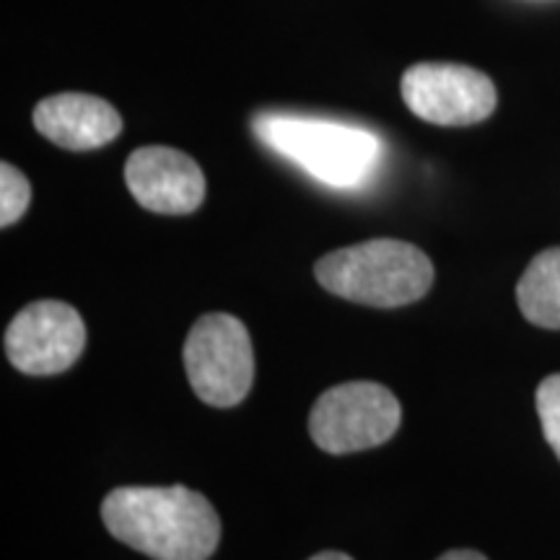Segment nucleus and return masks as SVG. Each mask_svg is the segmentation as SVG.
Returning a JSON list of instances; mask_svg holds the SVG:
<instances>
[{
  "label": "nucleus",
  "mask_w": 560,
  "mask_h": 560,
  "mask_svg": "<svg viewBox=\"0 0 560 560\" xmlns=\"http://www.w3.org/2000/svg\"><path fill=\"white\" fill-rule=\"evenodd\" d=\"M516 301L527 322L545 330H560V247L545 249L516 285Z\"/></svg>",
  "instance_id": "9d476101"
},
{
  "label": "nucleus",
  "mask_w": 560,
  "mask_h": 560,
  "mask_svg": "<svg viewBox=\"0 0 560 560\" xmlns=\"http://www.w3.org/2000/svg\"><path fill=\"white\" fill-rule=\"evenodd\" d=\"M322 289L355 304L395 310L423 299L433 283V265L416 244L371 240L335 249L317 262Z\"/></svg>",
  "instance_id": "7ed1b4c3"
},
{
  "label": "nucleus",
  "mask_w": 560,
  "mask_h": 560,
  "mask_svg": "<svg viewBox=\"0 0 560 560\" xmlns=\"http://www.w3.org/2000/svg\"><path fill=\"white\" fill-rule=\"evenodd\" d=\"M537 416H540L545 439L560 459V374H552L537 387Z\"/></svg>",
  "instance_id": "f8f14e48"
},
{
  "label": "nucleus",
  "mask_w": 560,
  "mask_h": 560,
  "mask_svg": "<svg viewBox=\"0 0 560 560\" xmlns=\"http://www.w3.org/2000/svg\"><path fill=\"white\" fill-rule=\"evenodd\" d=\"M32 202V185L16 166H0V223L11 226L26 213Z\"/></svg>",
  "instance_id": "9b49d317"
},
{
  "label": "nucleus",
  "mask_w": 560,
  "mask_h": 560,
  "mask_svg": "<svg viewBox=\"0 0 560 560\" xmlns=\"http://www.w3.org/2000/svg\"><path fill=\"white\" fill-rule=\"evenodd\" d=\"M86 348V325L62 301H34L5 330V353L21 374L52 376L73 366Z\"/></svg>",
  "instance_id": "0eeeda50"
},
{
  "label": "nucleus",
  "mask_w": 560,
  "mask_h": 560,
  "mask_svg": "<svg viewBox=\"0 0 560 560\" xmlns=\"http://www.w3.org/2000/svg\"><path fill=\"white\" fill-rule=\"evenodd\" d=\"M102 522L115 540L153 560H210L221 542L213 503L185 486L115 488Z\"/></svg>",
  "instance_id": "f257e3e1"
},
{
  "label": "nucleus",
  "mask_w": 560,
  "mask_h": 560,
  "mask_svg": "<svg viewBox=\"0 0 560 560\" xmlns=\"http://www.w3.org/2000/svg\"><path fill=\"white\" fill-rule=\"evenodd\" d=\"M400 420V400L384 384L348 382L319 397L310 416V433L322 452L350 454L389 441Z\"/></svg>",
  "instance_id": "39448f33"
},
{
  "label": "nucleus",
  "mask_w": 560,
  "mask_h": 560,
  "mask_svg": "<svg viewBox=\"0 0 560 560\" xmlns=\"http://www.w3.org/2000/svg\"><path fill=\"white\" fill-rule=\"evenodd\" d=\"M310 560H353V558L346 556V552H338V550H325V552H319V556H314Z\"/></svg>",
  "instance_id": "4468645a"
},
{
  "label": "nucleus",
  "mask_w": 560,
  "mask_h": 560,
  "mask_svg": "<svg viewBox=\"0 0 560 560\" xmlns=\"http://www.w3.org/2000/svg\"><path fill=\"white\" fill-rule=\"evenodd\" d=\"M125 182L132 198L153 213H192L206 198L200 166L187 153L166 145H145L132 153L125 166Z\"/></svg>",
  "instance_id": "6e6552de"
},
{
  "label": "nucleus",
  "mask_w": 560,
  "mask_h": 560,
  "mask_svg": "<svg viewBox=\"0 0 560 560\" xmlns=\"http://www.w3.org/2000/svg\"><path fill=\"white\" fill-rule=\"evenodd\" d=\"M439 560H488V558L478 550H450V552H444Z\"/></svg>",
  "instance_id": "ddd939ff"
},
{
  "label": "nucleus",
  "mask_w": 560,
  "mask_h": 560,
  "mask_svg": "<svg viewBox=\"0 0 560 560\" xmlns=\"http://www.w3.org/2000/svg\"><path fill=\"white\" fill-rule=\"evenodd\" d=\"M185 369L195 395L213 408H234L249 395L255 353L247 327L231 314H206L185 340Z\"/></svg>",
  "instance_id": "20e7f679"
},
{
  "label": "nucleus",
  "mask_w": 560,
  "mask_h": 560,
  "mask_svg": "<svg viewBox=\"0 0 560 560\" xmlns=\"http://www.w3.org/2000/svg\"><path fill=\"white\" fill-rule=\"evenodd\" d=\"M402 100L412 115L444 128H467L493 115L495 86L480 70L457 62H418L405 70Z\"/></svg>",
  "instance_id": "423d86ee"
},
{
  "label": "nucleus",
  "mask_w": 560,
  "mask_h": 560,
  "mask_svg": "<svg viewBox=\"0 0 560 560\" xmlns=\"http://www.w3.org/2000/svg\"><path fill=\"white\" fill-rule=\"evenodd\" d=\"M255 132L314 179L338 190L366 185L382 164V140L355 125L296 115H260Z\"/></svg>",
  "instance_id": "f03ea898"
},
{
  "label": "nucleus",
  "mask_w": 560,
  "mask_h": 560,
  "mask_svg": "<svg viewBox=\"0 0 560 560\" xmlns=\"http://www.w3.org/2000/svg\"><path fill=\"white\" fill-rule=\"evenodd\" d=\"M34 125L60 149L94 151L120 136L122 117L100 96L58 94L37 104Z\"/></svg>",
  "instance_id": "1a4fd4ad"
}]
</instances>
